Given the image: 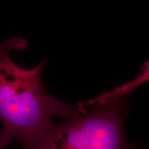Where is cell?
I'll return each instance as SVG.
<instances>
[{
	"mask_svg": "<svg viewBox=\"0 0 149 149\" xmlns=\"http://www.w3.org/2000/svg\"><path fill=\"white\" fill-rule=\"evenodd\" d=\"M27 47L20 37L0 43V149L13 141L26 146L53 124V116L67 120L81 113L77 104L59 101L44 91L41 78L45 61L29 70L12 61L11 52Z\"/></svg>",
	"mask_w": 149,
	"mask_h": 149,
	"instance_id": "6da1fadb",
	"label": "cell"
},
{
	"mask_svg": "<svg viewBox=\"0 0 149 149\" xmlns=\"http://www.w3.org/2000/svg\"><path fill=\"white\" fill-rule=\"evenodd\" d=\"M126 97L86 109L53 124L23 149H137L128 143L124 122Z\"/></svg>",
	"mask_w": 149,
	"mask_h": 149,
	"instance_id": "7a4b0ae2",
	"label": "cell"
},
{
	"mask_svg": "<svg viewBox=\"0 0 149 149\" xmlns=\"http://www.w3.org/2000/svg\"><path fill=\"white\" fill-rule=\"evenodd\" d=\"M149 82V60L146 61L141 68V72L135 78L123 84L115 87L109 92L103 93L97 97L87 101L88 106H97L105 102L125 97L127 95L140 86Z\"/></svg>",
	"mask_w": 149,
	"mask_h": 149,
	"instance_id": "3957f363",
	"label": "cell"
},
{
	"mask_svg": "<svg viewBox=\"0 0 149 149\" xmlns=\"http://www.w3.org/2000/svg\"><path fill=\"white\" fill-rule=\"evenodd\" d=\"M137 149H144V148H138V147H137Z\"/></svg>",
	"mask_w": 149,
	"mask_h": 149,
	"instance_id": "277c9868",
	"label": "cell"
}]
</instances>
